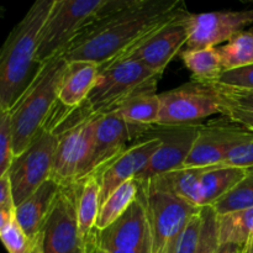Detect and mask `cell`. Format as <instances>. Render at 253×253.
Wrapping results in <instances>:
<instances>
[{"mask_svg":"<svg viewBox=\"0 0 253 253\" xmlns=\"http://www.w3.org/2000/svg\"><path fill=\"white\" fill-rule=\"evenodd\" d=\"M54 0H37L0 47V110H10L41 69L37 48Z\"/></svg>","mask_w":253,"mask_h":253,"instance_id":"cell-2","label":"cell"},{"mask_svg":"<svg viewBox=\"0 0 253 253\" xmlns=\"http://www.w3.org/2000/svg\"><path fill=\"white\" fill-rule=\"evenodd\" d=\"M101 182L100 172H94L78 180L77 197V215H78L79 232L84 242L95 230L96 217L100 210Z\"/></svg>","mask_w":253,"mask_h":253,"instance_id":"cell-21","label":"cell"},{"mask_svg":"<svg viewBox=\"0 0 253 253\" xmlns=\"http://www.w3.org/2000/svg\"><path fill=\"white\" fill-rule=\"evenodd\" d=\"M247 169L232 167H205L200 184L202 208L212 207L219 199L234 189L246 175Z\"/></svg>","mask_w":253,"mask_h":253,"instance_id":"cell-22","label":"cell"},{"mask_svg":"<svg viewBox=\"0 0 253 253\" xmlns=\"http://www.w3.org/2000/svg\"><path fill=\"white\" fill-rule=\"evenodd\" d=\"M204 170L205 168H179L158 175L140 185L148 189L168 193L193 207L202 208L200 184Z\"/></svg>","mask_w":253,"mask_h":253,"instance_id":"cell-20","label":"cell"},{"mask_svg":"<svg viewBox=\"0 0 253 253\" xmlns=\"http://www.w3.org/2000/svg\"><path fill=\"white\" fill-rule=\"evenodd\" d=\"M0 241L7 253H44L41 237L30 239L15 219L0 235Z\"/></svg>","mask_w":253,"mask_h":253,"instance_id":"cell-29","label":"cell"},{"mask_svg":"<svg viewBox=\"0 0 253 253\" xmlns=\"http://www.w3.org/2000/svg\"><path fill=\"white\" fill-rule=\"evenodd\" d=\"M61 187L59 183L51 178L21 204L15 207V220L30 239L41 237L42 227L48 217Z\"/></svg>","mask_w":253,"mask_h":253,"instance_id":"cell-18","label":"cell"},{"mask_svg":"<svg viewBox=\"0 0 253 253\" xmlns=\"http://www.w3.org/2000/svg\"><path fill=\"white\" fill-rule=\"evenodd\" d=\"M96 114H86L54 131L58 137L52 179L61 185L77 183L88 175L93 158Z\"/></svg>","mask_w":253,"mask_h":253,"instance_id":"cell-7","label":"cell"},{"mask_svg":"<svg viewBox=\"0 0 253 253\" xmlns=\"http://www.w3.org/2000/svg\"><path fill=\"white\" fill-rule=\"evenodd\" d=\"M185 12L182 0H130L86 27L63 56L67 61H90L103 67Z\"/></svg>","mask_w":253,"mask_h":253,"instance_id":"cell-1","label":"cell"},{"mask_svg":"<svg viewBox=\"0 0 253 253\" xmlns=\"http://www.w3.org/2000/svg\"><path fill=\"white\" fill-rule=\"evenodd\" d=\"M140 184L136 179L127 180L114 190L101 204L95 222V230L101 231L116 221L137 199Z\"/></svg>","mask_w":253,"mask_h":253,"instance_id":"cell-24","label":"cell"},{"mask_svg":"<svg viewBox=\"0 0 253 253\" xmlns=\"http://www.w3.org/2000/svg\"><path fill=\"white\" fill-rule=\"evenodd\" d=\"M152 127L131 125L116 111L96 115L94 151L88 175L94 172H103L104 168L115 161L131 140L148 135Z\"/></svg>","mask_w":253,"mask_h":253,"instance_id":"cell-14","label":"cell"},{"mask_svg":"<svg viewBox=\"0 0 253 253\" xmlns=\"http://www.w3.org/2000/svg\"><path fill=\"white\" fill-rule=\"evenodd\" d=\"M85 253H109L104 250H101L100 247H98V245L95 244V240H94L93 232L89 236V239L86 240V246H85Z\"/></svg>","mask_w":253,"mask_h":253,"instance_id":"cell-40","label":"cell"},{"mask_svg":"<svg viewBox=\"0 0 253 253\" xmlns=\"http://www.w3.org/2000/svg\"><path fill=\"white\" fill-rule=\"evenodd\" d=\"M15 210L0 209V235L5 231L7 226L11 224L12 220L15 219Z\"/></svg>","mask_w":253,"mask_h":253,"instance_id":"cell-38","label":"cell"},{"mask_svg":"<svg viewBox=\"0 0 253 253\" xmlns=\"http://www.w3.org/2000/svg\"><path fill=\"white\" fill-rule=\"evenodd\" d=\"M57 146L56 133L51 128L43 127L26 150L15 156L7 172L15 207L51 179Z\"/></svg>","mask_w":253,"mask_h":253,"instance_id":"cell-8","label":"cell"},{"mask_svg":"<svg viewBox=\"0 0 253 253\" xmlns=\"http://www.w3.org/2000/svg\"><path fill=\"white\" fill-rule=\"evenodd\" d=\"M188 14L189 11L153 32L118 58L137 59L156 73L163 74L180 49L187 46L188 31L185 17Z\"/></svg>","mask_w":253,"mask_h":253,"instance_id":"cell-15","label":"cell"},{"mask_svg":"<svg viewBox=\"0 0 253 253\" xmlns=\"http://www.w3.org/2000/svg\"><path fill=\"white\" fill-rule=\"evenodd\" d=\"M67 67L63 54H57L42 64L29 88L10 109L14 157L20 155L46 126L58 104L62 77Z\"/></svg>","mask_w":253,"mask_h":253,"instance_id":"cell-3","label":"cell"},{"mask_svg":"<svg viewBox=\"0 0 253 253\" xmlns=\"http://www.w3.org/2000/svg\"><path fill=\"white\" fill-rule=\"evenodd\" d=\"M207 84V83H205ZM216 91L220 100L225 104L235 106V108L242 109V110L253 111V91L252 90H242V89H231L222 88V86L214 85V84H208Z\"/></svg>","mask_w":253,"mask_h":253,"instance_id":"cell-34","label":"cell"},{"mask_svg":"<svg viewBox=\"0 0 253 253\" xmlns=\"http://www.w3.org/2000/svg\"><path fill=\"white\" fill-rule=\"evenodd\" d=\"M111 253H151V246L143 247L140 250H123V251H114Z\"/></svg>","mask_w":253,"mask_h":253,"instance_id":"cell-41","label":"cell"},{"mask_svg":"<svg viewBox=\"0 0 253 253\" xmlns=\"http://www.w3.org/2000/svg\"><path fill=\"white\" fill-rule=\"evenodd\" d=\"M200 126L202 124L158 126L161 128L155 135L160 138L161 145L145 169L136 178L138 184H145L158 175L182 168L199 135Z\"/></svg>","mask_w":253,"mask_h":253,"instance_id":"cell-13","label":"cell"},{"mask_svg":"<svg viewBox=\"0 0 253 253\" xmlns=\"http://www.w3.org/2000/svg\"><path fill=\"white\" fill-rule=\"evenodd\" d=\"M253 25V9L244 11H211L188 14L187 49L212 48Z\"/></svg>","mask_w":253,"mask_h":253,"instance_id":"cell-11","label":"cell"},{"mask_svg":"<svg viewBox=\"0 0 253 253\" xmlns=\"http://www.w3.org/2000/svg\"><path fill=\"white\" fill-rule=\"evenodd\" d=\"M200 225H202V216L199 211V214L193 216V219L190 220L178 239L174 253H195L198 241H199Z\"/></svg>","mask_w":253,"mask_h":253,"instance_id":"cell-35","label":"cell"},{"mask_svg":"<svg viewBox=\"0 0 253 253\" xmlns=\"http://www.w3.org/2000/svg\"><path fill=\"white\" fill-rule=\"evenodd\" d=\"M5 15V7L0 6V17H2Z\"/></svg>","mask_w":253,"mask_h":253,"instance_id":"cell-43","label":"cell"},{"mask_svg":"<svg viewBox=\"0 0 253 253\" xmlns=\"http://www.w3.org/2000/svg\"><path fill=\"white\" fill-rule=\"evenodd\" d=\"M78 182L62 185L41 231L44 253H85L77 215Z\"/></svg>","mask_w":253,"mask_h":253,"instance_id":"cell-10","label":"cell"},{"mask_svg":"<svg viewBox=\"0 0 253 253\" xmlns=\"http://www.w3.org/2000/svg\"><path fill=\"white\" fill-rule=\"evenodd\" d=\"M160 145L161 141L157 136H147V138L140 141L132 147L126 148L115 161L104 168L103 172H100L101 204L121 184L137 178Z\"/></svg>","mask_w":253,"mask_h":253,"instance_id":"cell-17","label":"cell"},{"mask_svg":"<svg viewBox=\"0 0 253 253\" xmlns=\"http://www.w3.org/2000/svg\"><path fill=\"white\" fill-rule=\"evenodd\" d=\"M207 84H214L222 88L253 91V64L244 67V68L234 69V71L222 72L216 81Z\"/></svg>","mask_w":253,"mask_h":253,"instance_id":"cell-32","label":"cell"},{"mask_svg":"<svg viewBox=\"0 0 253 253\" xmlns=\"http://www.w3.org/2000/svg\"><path fill=\"white\" fill-rule=\"evenodd\" d=\"M161 77L137 59H114L100 67L98 82L84 104L96 115L114 111L137 94L156 91Z\"/></svg>","mask_w":253,"mask_h":253,"instance_id":"cell-5","label":"cell"},{"mask_svg":"<svg viewBox=\"0 0 253 253\" xmlns=\"http://www.w3.org/2000/svg\"><path fill=\"white\" fill-rule=\"evenodd\" d=\"M212 208L217 215L253 208V168L247 169L244 179L221 199L217 200Z\"/></svg>","mask_w":253,"mask_h":253,"instance_id":"cell-28","label":"cell"},{"mask_svg":"<svg viewBox=\"0 0 253 253\" xmlns=\"http://www.w3.org/2000/svg\"><path fill=\"white\" fill-rule=\"evenodd\" d=\"M140 195L147 214L151 253H174L178 239L202 208L193 207L168 193L140 185Z\"/></svg>","mask_w":253,"mask_h":253,"instance_id":"cell-6","label":"cell"},{"mask_svg":"<svg viewBox=\"0 0 253 253\" xmlns=\"http://www.w3.org/2000/svg\"><path fill=\"white\" fill-rule=\"evenodd\" d=\"M182 61L193 74V81L211 83L224 72L220 51L216 47L202 49H185L180 53Z\"/></svg>","mask_w":253,"mask_h":253,"instance_id":"cell-25","label":"cell"},{"mask_svg":"<svg viewBox=\"0 0 253 253\" xmlns=\"http://www.w3.org/2000/svg\"><path fill=\"white\" fill-rule=\"evenodd\" d=\"M251 132L226 118L202 124L199 135L182 168H205L220 165L227 153L249 138Z\"/></svg>","mask_w":253,"mask_h":253,"instance_id":"cell-12","label":"cell"},{"mask_svg":"<svg viewBox=\"0 0 253 253\" xmlns=\"http://www.w3.org/2000/svg\"><path fill=\"white\" fill-rule=\"evenodd\" d=\"M14 160L12 125L10 110H0V178L9 172Z\"/></svg>","mask_w":253,"mask_h":253,"instance_id":"cell-31","label":"cell"},{"mask_svg":"<svg viewBox=\"0 0 253 253\" xmlns=\"http://www.w3.org/2000/svg\"><path fill=\"white\" fill-rule=\"evenodd\" d=\"M114 111L131 125L142 127L157 126L161 111L160 94L156 91L137 94L120 104Z\"/></svg>","mask_w":253,"mask_h":253,"instance_id":"cell-23","label":"cell"},{"mask_svg":"<svg viewBox=\"0 0 253 253\" xmlns=\"http://www.w3.org/2000/svg\"><path fill=\"white\" fill-rule=\"evenodd\" d=\"M242 253H253V242L249 244L247 246H245L244 252H242Z\"/></svg>","mask_w":253,"mask_h":253,"instance_id":"cell-42","label":"cell"},{"mask_svg":"<svg viewBox=\"0 0 253 253\" xmlns=\"http://www.w3.org/2000/svg\"><path fill=\"white\" fill-rule=\"evenodd\" d=\"M224 72L253 64V30L242 31L219 48Z\"/></svg>","mask_w":253,"mask_h":253,"instance_id":"cell-27","label":"cell"},{"mask_svg":"<svg viewBox=\"0 0 253 253\" xmlns=\"http://www.w3.org/2000/svg\"><path fill=\"white\" fill-rule=\"evenodd\" d=\"M130 0H54L41 30L37 59L42 64L67 47L93 22L123 9Z\"/></svg>","mask_w":253,"mask_h":253,"instance_id":"cell-4","label":"cell"},{"mask_svg":"<svg viewBox=\"0 0 253 253\" xmlns=\"http://www.w3.org/2000/svg\"><path fill=\"white\" fill-rule=\"evenodd\" d=\"M222 114L224 118L246 130L253 131V111L242 110V109L235 108V106L229 105V104L222 103Z\"/></svg>","mask_w":253,"mask_h":253,"instance_id":"cell-36","label":"cell"},{"mask_svg":"<svg viewBox=\"0 0 253 253\" xmlns=\"http://www.w3.org/2000/svg\"><path fill=\"white\" fill-rule=\"evenodd\" d=\"M220 244L247 246L253 242V208L217 215Z\"/></svg>","mask_w":253,"mask_h":253,"instance_id":"cell-26","label":"cell"},{"mask_svg":"<svg viewBox=\"0 0 253 253\" xmlns=\"http://www.w3.org/2000/svg\"><path fill=\"white\" fill-rule=\"evenodd\" d=\"M0 209L15 210L11 185L7 174L0 178Z\"/></svg>","mask_w":253,"mask_h":253,"instance_id":"cell-37","label":"cell"},{"mask_svg":"<svg viewBox=\"0 0 253 253\" xmlns=\"http://www.w3.org/2000/svg\"><path fill=\"white\" fill-rule=\"evenodd\" d=\"M202 225H200L199 241L195 253H217L220 246L219 222L217 214L212 207L200 209Z\"/></svg>","mask_w":253,"mask_h":253,"instance_id":"cell-30","label":"cell"},{"mask_svg":"<svg viewBox=\"0 0 253 253\" xmlns=\"http://www.w3.org/2000/svg\"><path fill=\"white\" fill-rule=\"evenodd\" d=\"M100 66L90 61H67L59 86L58 100L67 108L85 103L98 82Z\"/></svg>","mask_w":253,"mask_h":253,"instance_id":"cell-19","label":"cell"},{"mask_svg":"<svg viewBox=\"0 0 253 253\" xmlns=\"http://www.w3.org/2000/svg\"><path fill=\"white\" fill-rule=\"evenodd\" d=\"M93 236L98 247L109 253L151 246L147 214L140 193L137 199L114 224L101 231L94 230Z\"/></svg>","mask_w":253,"mask_h":253,"instance_id":"cell-16","label":"cell"},{"mask_svg":"<svg viewBox=\"0 0 253 253\" xmlns=\"http://www.w3.org/2000/svg\"><path fill=\"white\" fill-rule=\"evenodd\" d=\"M160 100L157 126L192 125L222 114V104L216 91L208 84L195 81L160 94Z\"/></svg>","mask_w":253,"mask_h":253,"instance_id":"cell-9","label":"cell"},{"mask_svg":"<svg viewBox=\"0 0 253 253\" xmlns=\"http://www.w3.org/2000/svg\"><path fill=\"white\" fill-rule=\"evenodd\" d=\"M245 247L235 244H220L217 253H242Z\"/></svg>","mask_w":253,"mask_h":253,"instance_id":"cell-39","label":"cell"},{"mask_svg":"<svg viewBox=\"0 0 253 253\" xmlns=\"http://www.w3.org/2000/svg\"><path fill=\"white\" fill-rule=\"evenodd\" d=\"M221 167H232L242 168V169H250L253 168V131L249 138L244 142L235 146L231 151L226 155L220 165Z\"/></svg>","mask_w":253,"mask_h":253,"instance_id":"cell-33","label":"cell"}]
</instances>
